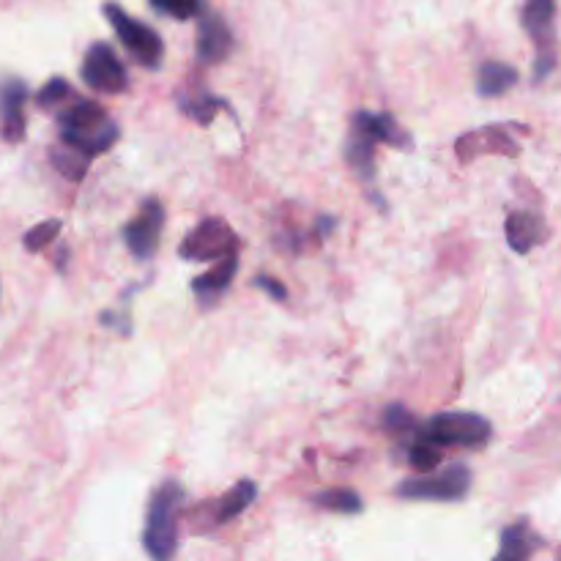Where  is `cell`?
Instances as JSON below:
<instances>
[{"instance_id": "obj_5", "label": "cell", "mask_w": 561, "mask_h": 561, "mask_svg": "<svg viewBox=\"0 0 561 561\" xmlns=\"http://www.w3.org/2000/svg\"><path fill=\"white\" fill-rule=\"evenodd\" d=\"M239 252V239H236L233 228L225 222L222 217H208L197 225L195 230L186 233V239L181 241L179 255L184 261H225L228 255Z\"/></svg>"}, {"instance_id": "obj_2", "label": "cell", "mask_w": 561, "mask_h": 561, "mask_svg": "<svg viewBox=\"0 0 561 561\" xmlns=\"http://www.w3.org/2000/svg\"><path fill=\"white\" fill-rule=\"evenodd\" d=\"M184 507V488L168 480L148 502L142 548L151 561H173L179 551V515Z\"/></svg>"}, {"instance_id": "obj_16", "label": "cell", "mask_w": 561, "mask_h": 561, "mask_svg": "<svg viewBox=\"0 0 561 561\" xmlns=\"http://www.w3.org/2000/svg\"><path fill=\"white\" fill-rule=\"evenodd\" d=\"M257 499V485L252 480H241L230 488L225 496H219L214 502V513L208 518V526H225L233 518H239L244 510H250V504Z\"/></svg>"}, {"instance_id": "obj_4", "label": "cell", "mask_w": 561, "mask_h": 561, "mask_svg": "<svg viewBox=\"0 0 561 561\" xmlns=\"http://www.w3.org/2000/svg\"><path fill=\"white\" fill-rule=\"evenodd\" d=\"M102 9L104 16L110 20V25H113V31L118 33L121 44L135 55L137 64L146 66V69H159V64H162L164 58V44L162 38H159V33L151 31L146 22L126 14L118 3H104Z\"/></svg>"}, {"instance_id": "obj_10", "label": "cell", "mask_w": 561, "mask_h": 561, "mask_svg": "<svg viewBox=\"0 0 561 561\" xmlns=\"http://www.w3.org/2000/svg\"><path fill=\"white\" fill-rule=\"evenodd\" d=\"M233 44L228 22L214 11H203L201 25H197V58H201V64H222L233 53Z\"/></svg>"}, {"instance_id": "obj_13", "label": "cell", "mask_w": 561, "mask_h": 561, "mask_svg": "<svg viewBox=\"0 0 561 561\" xmlns=\"http://www.w3.org/2000/svg\"><path fill=\"white\" fill-rule=\"evenodd\" d=\"M504 230H507V244L513 247L518 255H529L535 247H540L542 241H546V233H548L542 217H537V214L531 211L510 214Z\"/></svg>"}, {"instance_id": "obj_24", "label": "cell", "mask_w": 561, "mask_h": 561, "mask_svg": "<svg viewBox=\"0 0 561 561\" xmlns=\"http://www.w3.org/2000/svg\"><path fill=\"white\" fill-rule=\"evenodd\" d=\"M409 463L414 466L416 471H422V474H431V471L438 469V463H442V449H438L436 444L427 442V438L420 436V442L411 447Z\"/></svg>"}, {"instance_id": "obj_27", "label": "cell", "mask_w": 561, "mask_h": 561, "mask_svg": "<svg viewBox=\"0 0 561 561\" xmlns=\"http://www.w3.org/2000/svg\"><path fill=\"white\" fill-rule=\"evenodd\" d=\"M69 96H71L69 82H66L64 77H53V80H49L47 85L36 93V102L42 104V107H55V104H60L64 99H69Z\"/></svg>"}, {"instance_id": "obj_11", "label": "cell", "mask_w": 561, "mask_h": 561, "mask_svg": "<svg viewBox=\"0 0 561 561\" xmlns=\"http://www.w3.org/2000/svg\"><path fill=\"white\" fill-rule=\"evenodd\" d=\"M455 151H458L460 162L469 164L474 157L482 153H504V157H518V142L502 131V126H485V129L466 131L458 142H455Z\"/></svg>"}, {"instance_id": "obj_18", "label": "cell", "mask_w": 561, "mask_h": 561, "mask_svg": "<svg viewBox=\"0 0 561 561\" xmlns=\"http://www.w3.org/2000/svg\"><path fill=\"white\" fill-rule=\"evenodd\" d=\"M515 82H518V71L510 64H502V60H485L477 71V93L485 99L502 96Z\"/></svg>"}, {"instance_id": "obj_3", "label": "cell", "mask_w": 561, "mask_h": 561, "mask_svg": "<svg viewBox=\"0 0 561 561\" xmlns=\"http://www.w3.org/2000/svg\"><path fill=\"white\" fill-rule=\"evenodd\" d=\"M491 422L471 411H444L436 414L422 431V438H427L436 447H466L477 449L491 442Z\"/></svg>"}, {"instance_id": "obj_9", "label": "cell", "mask_w": 561, "mask_h": 561, "mask_svg": "<svg viewBox=\"0 0 561 561\" xmlns=\"http://www.w3.org/2000/svg\"><path fill=\"white\" fill-rule=\"evenodd\" d=\"M162 228H164V208L162 203L151 197V201L142 203L137 219H131V222L124 228V241L137 261H148V257L157 255L159 239H162Z\"/></svg>"}, {"instance_id": "obj_14", "label": "cell", "mask_w": 561, "mask_h": 561, "mask_svg": "<svg viewBox=\"0 0 561 561\" xmlns=\"http://www.w3.org/2000/svg\"><path fill=\"white\" fill-rule=\"evenodd\" d=\"M236 272H239V252H233V255H228L225 261H219L211 272L192 279V290L201 296L203 307H211V301L219 299V296L230 288Z\"/></svg>"}, {"instance_id": "obj_17", "label": "cell", "mask_w": 561, "mask_h": 561, "mask_svg": "<svg viewBox=\"0 0 561 561\" xmlns=\"http://www.w3.org/2000/svg\"><path fill=\"white\" fill-rule=\"evenodd\" d=\"M537 548H540V537L529 529V524L520 520L502 531V548L493 561H529Z\"/></svg>"}, {"instance_id": "obj_8", "label": "cell", "mask_w": 561, "mask_h": 561, "mask_svg": "<svg viewBox=\"0 0 561 561\" xmlns=\"http://www.w3.org/2000/svg\"><path fill=\"white\" fill-rule=\"evenodd\" d=\"M80 75L85 85L99 93H124L129 88V75H126L124 64L115 55V49L104 42L88 47Z\"/></svg>"}, {"instance_id": "obj_12", "label": "cell", "mask_w": 561, "mask_h": 561, "mask_svg": "<svg viewBox=\"0 0 561 561\" xmlns=\"http://www.w3.org/2000/svg\"><path fill=\"white\" fill-rule=\"evenodd\" d=\"M25 82L11 77L0 82V131L5 142H20L25 137Z\"/></svg>"}, {"instance_id": "obj_21", "label": "cell", "mask_w": 561, "mask_h": 561, "mask_svg": "<svg viewBox=\"0 0 561 561\" xmlns=\"http://www.w3.org/2000/svg\"><path fill=\"white\" fill-rule=\"evenodd\" d=\"M49 159H53L55 170H58L60 175H66L69 181H82L88 173V164H91V159L85 157V153L75 151L71 146H55L53 153H49Z\"/></svg>"}, {"instance_id": "obj_20", "label": "cell", "mask_w": 561, "mask_h": 561, "mask_svg": "<svg viewBox=\"0 0 561 561\" xmlns=\"http://www.w3.org/2000/svg\"><path fill=\"white\" fill-rule=\"evenodd\" d=\"M312 502H316V507L329 510V513H340V515H356L365 510L362 496L356 491H351V488H334V491H323V493H318Z\"/></svg>"}, {"instance_id": "obj_23", "label": "cell", "mask_w": 561, "mask_h": 561, "mask_svg": "<svg viewBox=\"0 0 561 561\" xmlns=\"http://www.w3.org/2000/svg\"><path fill=\"white\" fill-rule=\"evenodd\" d=\"M383 427H387V433H392V436L403 438V436H414L420 425H416V416L411 414L405 405L394 403L383 411Z\"/></svg>"}, {"instance_id": "obj_25", "label": "cell", "mask_w": 561, "mask_h": 561, "mask_svg": "<svg viewBox=\"0 0 561 561\" xmlns=\"http://www.w3.org/2000/svg\"><path fill=\"white\" fill-rule=\"evenodd\" d=\"M219 107H228L225 102H219V99L214 96H201V99H181V110H184L190 118H195L197 124L208 126L214 121V115H217Z\"/></svg>"}, {"instance_id": "obj_26", "label": "cell", "mask_w": 561, "mask_h": 561, "mask_svg": "<svg viewBox=\"0 0 561 561\" xmlns=\"http://www.w3.org/2000/svg\"><path fill=\"white\" fill-rule=\"evenodd\" d=\"M60 228H64V225H60V219H47V222L31 228L25 233V250L27 252H42L44 247L49 244V241L58 239Z\"/></svg>"}, {"instance_id": "obj_6", "label": "cell", "mask_w": 561, "mask_h": 561, "mask_svg": "<svg viewBox=\"0 0 561 561\" xmlns=\"http://www.w3.org/2000/svg\"><path fill=\"white\" fill-rule=\"evenodd\" d=\"M553 20H557V0H526L520 22H524L526 33L537 44V82L546 80L553 71V66H557V31H553Z\"/></svg>"}, {"instance_id": "obj_19", "label": "cell", "mask_w": 561, "mask_h": 561, "mask_svg": "<svg viewBox=\"0 0 561 561\" xmlns=\"http://www.w3.org/2000/svg\"><path fill=\"white\" fill-rule=\"evenodd\" d=\"M376 140L365 135L359 129H351L348 142H345V159H348L351 168L359 170L362 175H373V159H376Z\"/></svg>"}, {"instance_id": "obj_15", "label": "cell", "mask_w": 561, "mask_h": 561, "mask_svg": "<svg viewBox=\"0 0 561 561\" xmlns=\"http://www.w3.org/2000/svg\"><path fill=\"white\" fill-rule=\"evenodd\" d=\"M354 129L365 131L370 140L376 142H387V146H398V148H411V137L405 135L403 126L392 118V115H376V113H362L354 115Z\"/></svg>"}, {"instance_id": "obj_28", "label": "cell", "mask_w": 561, "mask_h": 561, "mask_svg": "<svg viewBox=\"0 0 561 561\" xmlns=\"http://www.w3.org/2000/svg\"><path fill=\"white\" fill-rule=\"evenodd\" d=\"M252 285L261 290H266L268 296H272L274 301H285L288 299V288H285L283 283H279L277 277H268V274H257L255 279H252Z\"/></svg>"}, {"instance_id": "obj_22", "label": "cell", "mask_w": 561, "mask_h": 561, "mask_svg": "<svg viewBox=\"0 0 561 561\" xmlns=\"http://www.w3.org/2000/svg\"><path fill=\"white\" fill-rule=\"evenodd\" d=\"M148 3H151L159 14L173 16V20L179 22L195 20V16L201 20L203 11H206L203 0H148Z\"/></svg>"}, {"instance_id": "obj_7", "label": "cell", "mask_w": 561, "mask_h": 561, "mask_svg": "<svg viewBox=\"0 0 561 561\" xmlns=\"http://www.w3.org/2000/svg\"><path fill=\"white\" fill-rule=\"evenodd\" d=\"M471 491V471L466 466H449L438 477L405 480L398 488L400 499L411 502H460Z\"/></svg>"}, {"instance_id": "obj_29", "label": "cell", "mask_w": 561, "mask_h": 561, "mask_svg": "<svg viewBox=\"0 0 561 561\" xmlns=\"http://www.w3.org/2000/svg\"><path fill=\"white\" fill-rule=\"evenodd\" d=\"M334 225H337V222H334V217H321V219H318V225H316V236H318V239H323V236L332 233Z\"/></svg>"}, {"instance_id": "obj_1", "label": "cell", "mask_w": 561, "mask_h": 561, "mask_svg": "<svg viewBox=\"0 0 561 561\" xmlns=\"http://www.w3.org/2000/svg\"><path fill=\"white\" fill-rule=\"evenodd\" d=\"M60 142L71 146L75 151L85 153L88 159L102 157L104 151L118 142V126L99 107L96 102H75L66 107L58 118Z\"/></svg>"}]
</instances>
